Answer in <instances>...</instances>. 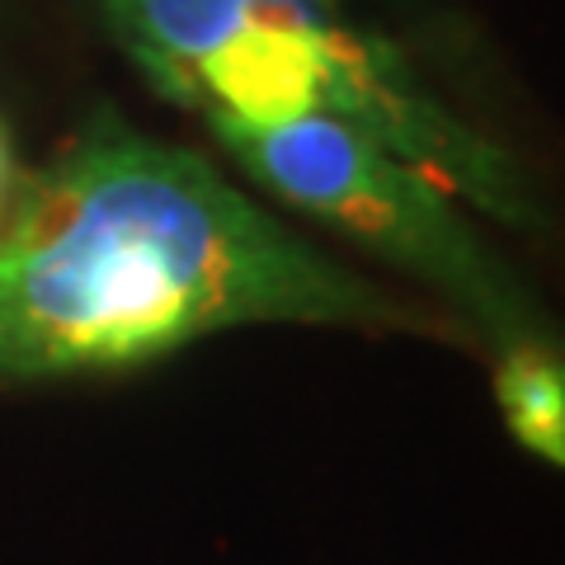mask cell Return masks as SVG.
Returning a JSON list of instances; mask_svg holds the SVG:
<instances>
[{"label":"cell","mask_w":565,"mask_h":565,"mask_svg":"<svg viewBox=\"0 0 565 565\" xmlns=\"http://www.w3.org/2000/svg\"><path fill=\"white\" fill-rule=\"evenodd\" d=\"M494 401L527 452L565 467V344H527L494 359Z\"/></svg>","instance_id":"277c9868"},{"label":"cell","mask_w":565,"mask_h":565,"mask_svg":"<svg viewBox=\"0 0 565 565\" xmlns=\"http://www.w3.org/2000/svg\"><path fill=\"white\" fill-rule=\"evenodd\" d=\"M14 193V151H10V137L0 128V217H6V203Z\"/></svg>","instance_id":"5b68a950"},{"label":"cell","mask_w":565,"mask_h":565,"mask_svg":"<svg viewBox=\"0 0 565 565\" xmlns=\"http://www.w3.org/2000/svg\"><path fill=\"white\" fill-rule=\"evenodd\" d=\"M156 90L217 122L330 114L514 232H546L533 180L344 0H99Z\"/></svg>","instance_id":"7a4b0ae2"},{"label":"cell","mask_w":565,"mask_h":565,"mask_svg":"<svg viewBox=\"0 0 565 565\" xmlns=\"http://www.w3.org/2000/svg\"><path fill=\"white\" fill-rule=\"evenodd\" d=\"M212 132L274 199L434 292L438 311H448L490 359L527 344H565L552 311H542L519 274L490 250L467 207L367 132L330 114L255 128L217 122Z\"/></svg>","instance_id":"3957f363"},{"label":"cell","mask_w":565,"mask_h":565,"mask_svg":"<svg viewBox=\"0 0 565 565\" xmlns=\"http://www.w3.org/2000/svg\"><path fill=\"white\" fill-rule=\"evenodd\" d=\"M236 326L467 340L448 311L344 269L226 174L95 114L0 217V382L118 373Z\"/></svg>","instance_id":"6da1fadb"}]
</instances>
